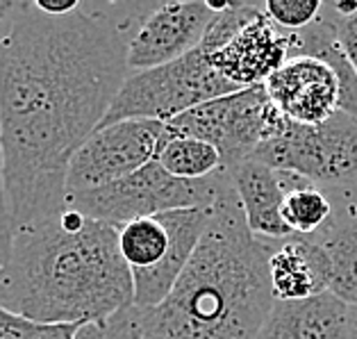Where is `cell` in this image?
Masks as SVG:
<instances>
[{
    "label": "cell",
    "instance_id": "cell-9",
    "mask_svg": "<svg viewBox=\"0 0 357 339\" xmlns=\"http://www.w3.org/2000/svg\"><path fill=\"white\" fill-rule=\"evenodd\" d=\"M167 123L160 121H119L96 133L73 155L66 173V196L119 182L158 160L167 139Z\"/></svg>",
    "mask_w": 357,
    "mask_h": 339
},
{
    "label": "cell",
    "instance_id": "cell-22",
    "mask_svg": "<svg viewBox=\"0 0 357 339\" xmlns=\"http://www.w3.org/2000/svg\"><path fill=\"white\" fill-rule=\"evenodd\" d=\"M77 328L37 324L0 306V339H73Z\"/></svg>",
    "mask_w": 357,
    "mask_h": 339
},
{
    "label": "cell",
    "instance_id": "cell-4",
    "mask_svg": "<svg viewBox=\"0 0 357 339\" xmlns=\"http://www.w3.org/2000/svg\"><path fill=\"white\" fill-rule=\"evenodd\" d=\"M214 207H185L130 221L119 248L132 276L137 310H153L171 294L212 221Z\"/></svg>",
    "mask_w": 357,
    "mask_h": 339
},
{
    "label": "cell",
    "instance_id": "cell-28",
    "mask_svg": "<svg viewBox=\"0 0 357 339\" xmlns=\"http://www.w3.org/2000/svg\"><path fill=\"white\" fill-rule=\"evenodd\" d=\"M0 294H3V271H0Z\"/></svg>",
    "mask_w": 357,
    "mask_h": 339
},
{
    "label": "cell",
    "instance_id": "cell-10",
    "mask_svg": "<svg viewBox=\"0 0 357 339\" xmlns=\"http://www.w3.org/2000/svg\"><path fill=\"white\" fill-rule=\"evenodd\" d=\"M214 12L205 0L153 3L128 41V71L142 73L178 62L200 46Z\"/></svg>",
    "mask_w": 357,
    "mask_h": 339
},
{
    "label": "cell",
    "instance_id": "cell-6",
    "mask_svg": "<svg viewBox=\"0 0 357 339\" xmlns=\"http://www.w3.org/2000/svg\"><path fill=\"white\" fill-rule=\"evenodd\" d=\"M232 187L228 169L205 180H178L153 160L119 182L66 196V207L119 230L144 216L185 207H214Z\"/></svg>",
    "mask_w": 357,
    "mask_h": 339
},
{
    "label": "cell",
    "instance_id": "cell-27",
    "mask_svg": "<svg viewBox=\"0 0 357 339\" xmlns=\"http://www.w3.org/2000/svg\"><path fill=\"white\" fill-rule=\"evenodd\" d=\"M7 14H10V3H0V21L7 19Z\"/></svg>",
    "mask_w": 357,
    "mask_h": 339
},
{
    "label": "cell",
    "instance_id": "cell-11",
    "mask_svg": "<svg viewBox=\"0 0 357 339\" xmlns=\"http://www.w3.org/2000/svg\"><path fill=\"white\" fill-rule=\"evenodd\" d=\"M268 98L291 123L321 126L342 107V82L319 57H291L264 82Z\"/></svg>",
    "mask_w": 357,
    "mask_h": 339
},
{
    "label": "cell",
    "instance_id": "cell-3",
    "mask_svg": "<svg viewBox=\"0 0 357 339\" xmlns=\"http://www.w3.org/2000/svg\"><path fill=\"white\" fill-rule=\"evenodd\" d=\"M271 244L252 237L234 187L212 210L196 253L158 308L142 310L144 339H257L273 306Z\"/></svg>",
    "mask_w": 357,
    "mask_h": 339
},
{
    "label": "cell",
    "instance_id": "cell-12",
    "mask_svg": "<svg viewBox=\"0 0 357 339\" xmlns=\"http://www.w3.org/2000/svg\"><path fill=\"white\" fill-rule=\"evenodd\" d=\"M294 57V34L262 12L228 46L210 55L212 66L237 89L264 84L287 59Z\"/></svg>",
    "mask_w": 357,
    "mask_h": 339
},
{
    "label": "cell",
    "instance_id": "cell-2",
    "mask_svg": "<svg viewBox=\"0 0 357 339\" xmlns=\"http://www.w3.org/2000/svg\"><path fill=\"white\" fill-rule=\"evenodd\" d=\"M0 306L37 324L84 326L132 308L119 230L73 207L14 232Z\"/></svg>",
    "mask_w": 357,
    "mask_h": 339
},
{
    "label": "cell",
    "instance_id": "cell-21",
    "mask_svg": "<svg viewBox=\"0 0 357 339\" xmlns=\"http://www.w3.org/2000/svg\"><path fill=\"white\" fill-rule=\"evenodd\" d=\"M321 10H324L321 0H266L264 3V14L287 32L310 28L321 16Z\"/></svg>",
    "mask_w": 357,
    "mask_h": 339
},
{
    "label": "cell",
    "instance_id": "cell-14",
    "mask_svg": "<svg viewBox=\"0 0 357 339\" xmlns=\"http://www.w3.org/2000/svg\"><path fill=\"white\" fill-rule=\"evenodd\" d=\"M268 244V280L275 301H301L330 292V262L317 239L291 234Z\"/></svg>",
    "mask_w": 357,
    "mask_h": 339
},
{
    "label": "cell",
    "instance_id": "cell-13",
    "mask_svg": "<svg viewBox=\"0 0 357 339\" xmlns=\"http://www.w3.org/2000/svg\"><path fill=\"white\" fill-rule=\"evenodd\" d=\"M348 308L333 292L301 301H273L257 339H351Z\"/></svg>",
    "mask_w": 357,
    "mask_h": 339
},
{
    "label": "cell",
    "instance_id": "cell-18",
    "mask_svg": "<svg viewBox=\"0 0 357 339\" xmlns=\"http://www.w3.org/2000/svg\"><path fill=\"white\" fill-rule=\"evenodd\" d=\"M160 167L178 180H205L223 167L221 153L203 139L187 135H167L160 155Z\"/></svg>",
    "mask_w": 357,
    "mask_h": 339
},
{
    "label": "cell",
    "instance_id": "cell-1",
    "mask_svg": "<svg viewBox=\"0 0 357 339\" xmlns=\"http://www.w3.org/2000/svg\"><path fill=\"white\" fill-rule=\"evenodd\" d=\"M151 7L82 3L53 19L32 3H10L0 37V139L14 232L66 207L68 164L130 75V34Z\"/></svg>",
    "mask_w": 357,
    "mask_h": 339
},
{
    "label": "cell",
    "instance_id": "cell-26",
    "mask_svg": "<svg viewBox=\"0 0 357 339\" xmlns=\"http://www.w3.org/2000/svg\"><path fill=\"white\" fill-rule=\"evenodd\" d=\"M348 319H351V339H357V306L348 308Z\"/></svg>",
    "mask_w": 357,
    "mask_h": 339
},
{
    "label": "cell",
    "instance_id": "cell-17",
    "mask_svg": "<svg viewBox=\"0 0 357 339\" xmlns=\"http://www.w3.org/2000/svg\"><path fill=\"white\" fill-rule=\"evenodd\" d=\"M284 173L287 194L282 201V221L291 234H301V237H312L317 234L333 216V201L324 189L312 185L294 173Z\"/></svg>",
    "mask_w": 357,
    "mask_h": 339
},
{
    "label": "cell",
    "instance_id": "cell-20",
    "mask_svg": "<svg viewBox=\"0 0 357 339\" xmlns=\"http://www.w3.org/2000/svg\"><path fill=\"white\" fill-rule=\"evenodd\" d=\"M73 339H144L142 337V310L126 308L109 319L84 324L75 330Z\"/></svg>",
    "mask_w": 357,
    "mask_h": 339
},
{
    "label": "cell",
    "instance_id": "cell-25",
    "mask_svg": "<svg viewBox=\"0 0 357 339\" xmlns=\"http://www.w3.org/2000/svg\"><path fill=\"white\" fill-rule=\"evenodd\" d=\"M34 10L53 16V19H62V16H68L80 10V0H32Z\"/></svg>",
    "mask_w": 357,
    "mask_h": 339
},
{
    "label": "cell",
    "instance_id": "cell-8",
    "mask_svg": "<svg viewBox=\"0 0 357 339\" xmlns=\"http://www.w3.org/2000/svg\"><path fill=\"white\" fill-rule=\"evenodd\" d=\"M287 126V119L268 98L264 84L203 103L167 123L171 135L203 139L221 153L223 167L234 169Z\"/></svg>",
    "mask_w": 357,
    "mask_h": 339
},
{
    "label": "cell",
    "instance_id": "cell-5",
    "mask_svg": "<svg viewBox=\"0 0 357 339\" xmlns=\"http://www.w3.org/2000/svg\"><path fill=\"white\" fill-rule=\"evenodd\" d=\"M252 160L310 180L333 203L357 205V116L342 110L321 126L287 121Z\"/></svg>",
    "mask_w": 357,
    "mask_h": 339
},
{
    "label": "cell",
    "instance_id": "cell-16",
    "mask_svg": "<svg viewBox=\"0 0 357 339\" xmlns=\"http://www.w3.org/2000/svg\"><path fill=\"white\" fill-rule=\"evenodd\" d=\"M330 262V292L346 306H357V205L333 203V216L317 234Z\"/></svg>",
    "mask_w": 357,
    "mask_h": 339
},
{
    "label": "cell",
    "instance_id": "cell-7",
    "mask_svg": "<svg viewBox=\"0 0 357 339\" xmlns=\"http://www.w3.org/2000/svg\"><path fill=\"white\" fill-rule=\"evenodd\" d=\"M234 91L239 89L216 71L210 55L196 48L178 62L151 68V71L130 73L100 128L132 119L169 123L203 103Z\"/></svg>",
    "mask_w": 357,
    "mask_h": 339
},
{
    "label": "cell",
    "instance_id": "cell-24",
    "mask_svg": "<svg viewBox=\"0 0 357 339\" xmlns=\"http://www.w3.org/2000/svg\"><path fill=\"white\" fill-rule=\"evenodd\" d=\"M14 239V221L10 212V201H7L5 189V155H3V139H0V266L5 264L7 255H10Z\"/></svg>",
    "mask_w": 357,
    "mask_h": 339
},
{
    "label": "cell",
    "instance_id": "cell-19",
    "mask_svg": "<svg viewBox=\"0 0 357 339\" xmlns=\"http://www.w3.org/2000/svg\"><path fill=\"white\" fill-rule=\"evenodd\" d=\"M264 12V3H248V0H239V3H230L223 12L214 14V19L207 28L203 41H200L198 50L205 55H214L216 50L225 48L228 43L237 37V34L252 23L259 14Z\"/></svg>",
    "mask_w": 357,
    "mask_h": 339
},
{
    "label": "cell",
    "instance_id": "cell-23",
    "mask_svg": "<svg viewBox=\"0 0 357 339\" xmlns=\"http://www.w3.org/2000/svg\"><path fill=\"white\" fill-rule=\"evenodd\" d=\"M324 10L330 16V21L335 25V34H337V41L342 46L344 55L348 59V64L355 71L357 75V14L348 16V19H339V16L330 10L328 3H324Z\"/></svg>",
    "mask_w": 357,
    "mask_h": 339
},
{
    "label": "cell",
    "instance_id": "cell-15",
    "mask_svg": "<svg viewBox=\"0 0 357 339\" xmlns=\"http://www.w3.org/2000/svg\"><path fill=\"white\" fill-rule=\"evenodd\" d=\"M228 173L252 237L262 241L291 237V230L282 221V201L287 194L284 173L257 160L243 162Z\"/></svg>",
    "mask_w": 357,
    "mask_h": 339
}]
</instances>
